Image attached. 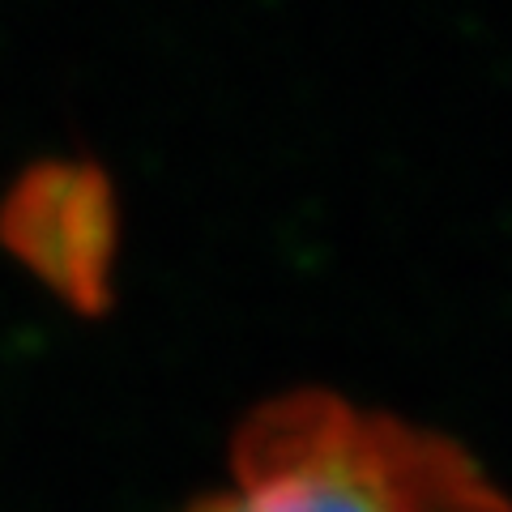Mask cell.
<instances>
[{
	"label": "cell",
	"mask_w": 512,
	"mask_h": 512,
	"mask_svg": "<svg viewBox=\"0 0 512 512\" xmlns=\"http://www.w3.org/2000/svg\"><path fill=\"white\" fill-rule=\"evenodd\" d=\"M188 512H512L440 431L299 389L248 414L231 474Z\"/></svg>",
	"instance_id": "6da1fadb"
}]
</instances>
